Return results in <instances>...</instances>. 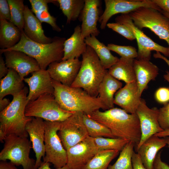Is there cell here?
Wrapping results in <instances>:
<instances>
[{
    "mask_svg": "<svg viewBox=\"0 0 169 169\" xmlns=\"http://www.w3.org/2000/svg\"><path fill=\"white\" fill-rule=\"evenodd\" d=\"M10 102L9 100L7 98L0 99V111H2L6 108Z\"/></svg>",
    "mask_w": 169,
    "mask_h": 169,
    "instance_id": "cell-48",
    "label": "cell"
},
{
    "mask_svg": "<svg viewBox=\"0 0 169 169\" xmlns=\"http://www.w3.org/2000/svg\"><path fill=\"white\" fill-rule=\"evenodd\" d=\"M122 83L106 73L98 89V97L108 109L114 107V97L116 93L122 88Z\"/></svg>",
    "mask_w": 169,
    "mask_h": 169,
    "instance_id": "cell-25",
    "label": "cell"
},
{
    "mask_svg": "<svg viewBox=\"0 0 169 169\" xmlns=\"http://www.w3.org/2000/svg\"><path fill=\"white\" fill-rule=\"evenodd\" d=\"M82 56L80 68L71 87L81 88L90 95L97 97L99 87L108 70L103 67L95 51L90 46L87 45Z\"/></svg>",
    "mask_w": 169,
    "mask_h": 169,
    "instance_id": "cell-5",
    "label": "cell"
},
{
    "mask_svg": "<svg viewBox=\"0 0 169 169\" xmlns=\"http://www.w3.org/2000/svg\"><path fill=\"white\" fill-rule=\"evenodd\" d=\"M115 23L124 24L131 31L136 39L138 46L136 59L150 60L151 51H155L169 57V47H165L156 43L146 36L134 24L129 13L123 14L116 17Z\"/></svg>",
    "mask_w": 169,
    "mask_h": 169,
    "instance_id": "cell-10",
    "label": "cell"
},
{
    "mask_svg": "<svg viewBox=\"0 0 169 169\" xmlns=\"http://www.w3.org/2000/svg\"><path fill=\"white\" fill-rule=\"evenodd\" d=\"M22 31L13 23L0 18V49H9L20 41Z\"/></svg>",
    "mask_w": 169,
    "mask_h": 169,
    "instance_id": "cell-26",
    "label": "cell"
},
{
    "mask_svg": "<svg viewBox=\"0 0 169 169\" xmlns=\"http://www.w3.org/2000/svg\"><path fill=\"white\" fill-rule=\"evenodd\" d=\"M24 21L23 32L31 40L43 44L50 43L53 41V38L45 35L41 23L27 5L25 6Z\"/></svg>",
    "mask_w": 169,
    "mask_h": 169,
    "instance_id": "cell-21",
    "label": "cell"
},
{
    "mask_svg": "<svg viewBox=\"0 0 169 169\" xmlns=\"http://www.w3.org/2000/svg\"><path fill=\"white\" fill-rule=\"evenodd\" d=\"M84 40L87 45L95 51L105 69H110L119 61V59L113 55L107 46L100 41L96 36L91 35Z\"/></svg>",
    "mask_w": 169,
    "mask_h": 169,
    "instance_id": "cell-29",
    "label": "cell"
},
{
    "mask_svg": "<svg viewBox=\"0 0 169 169\" xmlns=\"http://www.w3.org/2000/svg\"><path fill=\"white\" fill-rule=\"evenodd\" d=\"M31 5V10L37 18L42 23L44 22L49 24L55 31H61V28L56 23V18L51 16L48 11V4L53 3L58 4L57 0H29Z\"/></svg>",
    "mask_w": 169,
    "mask_h": 169,
    "instance_id": "cell-30",
    "label": "cell"
},
{
    "mask_svg": "<svg viewBox=\"0 0 169 169\" xmlns=\"http://www.w3.org/2000/svg\"><path fill=\"white\" fill-rule=\"evenodd\" d=\"M107 47L110 51L116 52L121 58L134 59L138 56L136 49L132 46L119 45L110 44L107 45Z\"/></svg>",
    "mask_w": 169,
    "mask_h": 169,
    "instance_id": "cell-37",
    "label": "cell"
},
{
    "mask_svg": "<svg viewBox=\"0 0 169 169\" xmlns=\"http://www.w3.org/2000/svg\"><path fill=\"white\" fill-rule=\"evenodd\" d=\"M81 61L79 59L61 60L50 64L47 69L51 79L71 86L79 71Z\"/></svg>",
    "mask_w": 169,
    "mask_h": 169,
    "instance_id": "cell-15",
    "label": "cell"
},
{
    "mask_svg": "<svg viewBox=\"0 0 169 169\" xmlns=\"http://www.w3.org/2000/svg\"><path fill=\"white\" fill-rule=\"evenodd\" d=\"M52 80L47 69H40L32 73L30 77L25 78L23 81L29 88L27 96L28 102L45 94H54V89Z\"/></svg>",
    "mask_w": 169,
    "mask_h": 169,
    "instance_id": "cell-18",
    "label": "cell"
},
{
    "mask_svg": "<svg viewBox=\"0 0 169 169\" xmlns=\"http://www.w3.org/2000/svg\"><path fill=\"white\" fill-rule=\"evenodd\" d=\"M9 68L7 66L5 61L2 57V54H0V79L5 77L8 73Z\"/></svg>",
    "mask_w": 169,
    "mask_h": 169,
    "instance_id": "cell-44",
    "label": "cell"
},
{
    "mask_svg": "<svg viewBox=\"0 0 169 169\" xmlns=\"http://www.w3.org/2000/svg\"><path fill=\"white\" fill-rule=\"evenodd\" d=\"M83 114L81 112H75L61 122L58 134L66 150L83 141L89 136L83 120Z\"/></svg>",
    "mask_w": 169,
    "mask_h": 169,
    "instance_id": "cell-11",
    "label": "cell"
},
{
    "mask_svg": "<svg viewBox=\"0 0 169 169\" xmlns=\"http://www.w3.org/2000/svg\"><path fill=\"white\" fill-rule=\"evenodd\" d=\"M164 138L166 139V144L167 145L168 147V148H169V136H167Z\"/></svg>",
    "mask_w": 169,
    "mask_h": 169,
    "instance_id": "cell-53",
    "label": "cell"
},
{
    "mask_svg": "<svg viewBox=\"0 0 169 169\" xmlns=\"http://www.w3.org/2000/svg\"><path fill=\"white\" fill-rule=\"evenodd\" d=\"M82 118L89 136L94 138L99 137L115 138L110 130L102 124L90 118L84 113Z\"/></svg>",
    "mask_w": 169,
    "mask_h": 169,
    "instance_id": "cell-33",
    "label": "cell"
},
{
    "mask_svg": "<svg viewBox=\"0 0 169 169\" xmlns=\"http://www.w3.org/2000/svg\"><path fill=\"white\" fill-rule=\"evenodd\" d=\"M162 10L169 13V0H152Z\"/></svg>",
    "mask_w": 169,
    "mask_h": 169,
    "instance_id": "cell-45",
    "label": "cell"
},
{
    "mask_svg": "<svg viewBox=\"0 0 169 169\" xmlns=\"http://www.w3.org/2000/svg\"><path fill=\"white\" fill-rule=\"evenodd\" d=\"M139 119L141 137L136 146V150L148 138L163 130L158 120L159 109L156 107L149 108L145 101L141 99L136 112Z\"/></svg>",
    "mask_w": 169,
    "mask_h": 169,
    "instance_id": "cell-13",
    "label": "cell"
},
{
    "mask_svg": "<svg viewBox=\"0 0 169 169\" xmlns=\"http://www.w3.org/2000/svg\"><path fill=\"white\" fill-rule=\"evenodd\" d=\"M134 60L120 57L115 64L109 69L108 73L115 78L123 81L126 84L136 82Z\"/></svg>",
    "mask_w": 169,
    "mask_h": 169,
    "instance_id": "cell-27",
    "label": "cell"
},
{
    "mask_svg": "<svg viewBox=\"0 0 169 169\" xmlns=\"http://www.w3.org/2000/svg\"><path fill=\"white\" fill-rule=\"evenodd\" d=\"M164 79L169 82V72L168 71H166V74L164 75Z\"/></svg>",
    "mask_w": 169,
    "mask_h": 169,
    "instance_id": "cell-51",
    "label": "cell"
},
{
    "mask_svg": "<svg viewBox=\"0 0 169 169\" xmlns=\"http://www.w3.org/2000/svg\"><path fill=\"white\" fill-rule=\"evenodd\" d=\"M25 129L29 136L36 158L35 169H37L43 161L45 155L44 144L45 127L44 120L38 117H32L27 124Z\"/></svg>",
    "mask_w": 169,
    "mask_h": 169,
    "instance_id": "cell-17",
    "label": "cell"
},
{
    "mask_svg": "<svg viewBox=\"0 0 169 169\" xmlns=\"http://www.w3.org/2000/svg\"><path fill=\"white\" fill-rule=\"evenodd\" d=\"M74 112L63 109L53 94H45L28 102L25 113L27 117L40 118L45 121L62 122Z\"/></svg>",
    "mask_w": 169,
    "mask_h": 169,
    "instance_id": "cell-7",
    "label": "cell"
},
{
    "mask_svg": "<svg viewBox=\"0 0 169 169\" xmlns=\"http://www.w3.org/2000/svg\"><path fill=\"white\" fill-rule=\"evenodd\" d=\"M32 148V143L28 137L8 135L0 152V160H9L16 166H22L23 169H35L36 160L29 156Z\"/></svg>",
    "mask_w": 169,
    "mask_h": 169,
    "instance_id": "cell-6",
    "label": "cell"
},
{
    "mask_svg": "<svg viewBox=\"0 0 169 169\" xmlns=\"http://www.w3.org/2000/svg\"><path fill=\"white\" fill-rule=\"evenodd\" d=\"M50 163L47 162L43 161L41 165L37 169H52L50 167ZM56 169H71L67 165L64 166Z\"/></svg>",
    "mask_w": 169,
    "mask_h": 169,
    "instance_id": "cell-47",
    "label": "cell"
},
{
    "mask_svg": "<svg viewBox=\"0 0 169 169\" xmlns=\"http://www.w3.org/2000/svg\"><path fill=\"white\" fill-rule=\"evenodd\" d=\"M155 135L160 137L162 138L169 136V129L164 130L162 131L156 133Z\"/></svg>",
    "mask_w": 169,
    "mask_h": 169,
    "instance_id": "cell-50",
    "label": "cell"
},
{
    "mask_svg": "<svg viewBox=\"0 0 169 169\" xmlns=\"http://www.w3.org/2000/svg\"><path fill=\"white\" fill-rule=\"evenodd\" d=\"M100 2L99 0H85L84 7L81 15V35L84 39L91 35L97 36L100 33L97 26L100 17Z\"/></svg>",
    "mask_w": 169,
    "mask_h": 169,
    "instance_id": "cell-19",
    "label": "cell"
},
{
    "mask_svg": "<svg viewBox=\"0 0 169 169\" xmlns=\"http://www.w3.org/2000/svg\"><path fill=\"white\" fill-rule=\"evenodd\" d=\"M45 153L43 162L51 163L56 169L67 165V155L58 132L62 122L44 120Z\"/></svg>",
    "mask_w": 169,
    "mask_h": 169,
    "instance_id": "cell-9",
    "label": "cell"
},
{
    "mask_svg": "<svg viewBox=\"0 0 169 169\" xmlns=\"http://www.w3.org/2000/svg\"><path fill=\"white\" fill-rule=\"evenodd\" d=\"M67 165L71 169H82L98 150L94 138L88 136L84 140L66 150Z\"/></svg>",
    "mask_w": 169,
    "mask_h": 169,
    "instance_id": "cell-14",
    "label": "cell"
},
{
    "mask_svg": "<svg viewBox=\"0 0 169 169\" xmlns=\"http://www.w3.org/2000/svg\"><path fill=\"white\" fill-rule=\"evenodd\" d=\"M134 68L140 94L147 87L149 82L154 80L158 74L159 69L150 60L134 59Z\"/></svg>",
    "mask_w": 169,
    "mask_h": 169,
    "instance_id": "cell-23",
    "label": "cell"
},
{
    "mask_svg": "<svg viewBox=\"0 0 169 169\" xmlns=\"http://www.w3.org/2000/svg\"><path fill=\"white\" fill-rule=\"evenodd\" d=\"M141 96L136 81L126 84L115 94L114 103L128 113L135 114L141 102Z\"/></svg>",
    "mask_w": 169,
    "mask_h": 169,
    "instance_id": "cell-20",
    "label": "cell"
},
{
    "mask_svg": "<svg viewBox=\"0 0 169 169\" xmlns=\"http://www.w3.org/2000/svg\"><path fill=\"white\" fill-rule=\"evenodd\" d=\"M129 14L138 28H149L169 46V18L161 11L152 8L142 7Z\"/></svg>",
    "mask_w": 169,
    "mask_h": 169,
    "instance_id": "cell-8",
    "label": "cell"
},
{
    "mask_svg": "<svg viewBox=\"0 0 169 169\" xmlns=\"http://www.w3.org/2000/svg\"><path fill=\"white\" fill-rule=\"evenodd\" d=\"M81 35V27L77 26L71 36L64 44V56L62 60L79 59L86 51L87 45Z\"/></svg>",
    "mask_w": 169,
    "mask_h": 169,
    "instance_id": "cell-24",
    "label": "cell"
},
{
    "mask_svg": "<svg viewBox=\"0 0 169 169\" xmlns=\"http://www.w3.org/2000/svg\"><path fill=\"white\" fill-rule=\"evenodd\" d=\"M133 169H146L144 166L139 155L134 152L132 158Z\"/></svg>",
    "mask_w": 169,
    "mask_h": 169,
    "instance_id": "cell-43",
    "label": "cell"
},
{
    "mask_svg": "<svg viewBox=\"0 0 169 169\" xmlns=\"http://www.w3.org/2000/svg\"><path fill=\"white\" fill-rule=\"evenodd\" d=\"M105 10L100 16V28L104 29L107 22L114 15L129 13L141 8L147 7L161 11L162 10L152 0H105Z\"/></svg>",
    "mask_w": 169,
    "mask_h": 169,
    "instance_id": "cell-12",
    "label": "cell"
},
{
    "mask_svg": "<svg viewBox=\"0 0 169 169\" xmlns=\"http://www.w3.org/2000/svg\"><path fill=\"white\" fill-rule=\"evenodd\" d=\"M28 88L25 86L19 93L13 96L9 105L0 112V141L3 143L8 135L14 134L28 137L25 129L32 117L26 116L25 109L28 103Z\"/></svg>",
    "mask_w": 169,
    "mask_h": 169,
    "instance_id": "cell-3",
    "label": "cell"
},
{
    "mask_svg": "<svg viewBox=\"0 0 169 169\" xmlns=\"http://www.w3.org/2000/svg\"><path fill=\"white\" fill-rule=\"evenodd\" d=\"M136 146L130 141L121 151L116 162L112 165H109L107 169H133L132 158Z\"/></svg>",
    "mask_w": 169,
    "mask_h": 169,
    "instance_id": "cell-34",
    "label": "cell"
},
{
    "mask_svg": "<svg viewBox=\"0 0 169 169\" xmlns=\"http://www.w3.org/2000/svg\"><path fill=\"white\" fill-rule=\"evenodd\" d=\"M0 18L9 21L11 20L10 10L8 0H0Z\"/></svg>",
    "mask_w": 169,
    "mask_h": 169,
    "instance_id": "cell-41",
    "label": "cell"
},
{
    "mask_svg": "<svg viewBox=\"0 0 169 169\" xmlns=\"http://www.w3.org/2000/svg\"><path fill=\"white\" fill-rule=\"evenodd\" d=\"M8 68L16 71L21 78L40 69L37 61L24 53L17 50H8L3 53Z\"/></svg>",
    "mask_w": 169,
    "mask_h": 169,
    "instance_id": "cell-16",
    "label": "cell"
},
{
    "mask_svg": "<svg viewBox=\"0 0 169 169\" xmlns=\"http://www.w3.org/2000/svg\"><path fill=\"white\" fill-rule=\"evenodd\" d=\"M87 115L109 128L115 138L128 140L136 146L139 143L141 132L136 113L114 107L104 111L97 110Z\"/></svg>",
    "mask_w": 169,
    "mask_h": 169,
    "instance_id": "cell-1",
    "label": "cell"
},
{
    "mask_svg": "<svg viewBox=\"0 0 169 169\" xmlns=\"http://www.w3.org/2000/svg\"><path fill=\"white\" fill-rule=\"evenodd\" d=\"M95 145L98 151L105 150H117L121 151L130 141L120 138L99 137L94 138Z\"/></svg>",
    "mask_w": 169,
    "mask_h": 169,
    "instance_id": "cell-36",
    "label": "cell"
},
{
    "mask_svg": "<svg viewBox=\"0 0 169 169\" xmlns=\"http://www.w3.org/2000/svg\"><path fill=\"white\" fill-rule=\"evenodd\" d=\"M161 13L169 18V13L162 10L161 11Z\"/></svg>",
    "mask_w": 169,
    "mask_h": 169,
    "instance_id": "cell-52",
    "label": "cell"
},
{
    "mask_svg": "<svg viewBox=\"0 0 169 169\" xmlns=\"http://www.w3.org/2000/svg\"><path fill=\"white\" fill-rule=\"evenodd\" d=\"M0 169H18L16 166L11 162L7 161H1Z\"/></svg>",
    "mask_w": 169,
    "mask_h": 169,
    "instance_id": "cell-46",
    "label": "cell"
},
{
    "mask_svg": "<svg viewBox=\"0 0 169 169\" xmlns=\"http://www.w3.org/2000/svg\"><path fill=\"white\" fill-rule=\"evenodd\" d=\"M165 138L154 135L136 150L146 169H153L154 162L159 151L166 145Z\"/></svg>",
    "mask_w": 169,
    "mask_h": 169,
    "instance_id": "cell-22",
    "label": "cell"
},
{
    "mask_svg": "<svg viewBox=\"0 0 169 169\" xmlns=\"http://www.w3.org/2000/svg\"><path fill=\"white\" fill-rule=\"evenodd\" d=\"M119 151L117 150L99 151L82 169H107L110 163Z\"/></svg>",
    "mask_w": 169,
    "mask_h": 169,
    "instance_id": "cell-32",
    "label": "cell"
},
{
    "mask_svg": "<svg viewBox=\"0 0 169 169\" xmlns=\"http://www.w3.org/2000/svg\"><path fill=\"white\" fill-rule=\"evenodd\" d=\"M158 120L163 130L169 129V102L159 109Z\"/></svg>",
    "mask_w": 169,
    "mask_h": 169,
    "instance_id": "cell-39",
    "label": "cell"
},
{
    "mask_svg": "<svg viewBox=\"0 0 169 169\" xmlns=\"http://www.w3.org/2000/svg\"><path fill=\"white\" fill-rule=\"evenodd\" d=\"M25 87L23 80L18 73L9 68L7 75L0 79V99L8 95L13 96L20 92Z\"/></svg>",
    "mask_w": 169,
    "mask_h": 169,
    "instance_id": "cell-28",
    "label": "cell"
},
{
    "mask_svg": "<svg viewBox=\"0 0 169 169\" xmlns=\"http://www.w3.org/2000/svg\"><path fill=\"white\" fill-rule=\"evenodd\" d=\"M65 40L64 38L55 37L50 43H39L29 38L23 30L20 40L17 44L9 49H0V52L2 54L6 51L12 50L22 52L34 59L41 69L46 70L50 64L62 60Z\"/></svg>",
    "mask_w": 169,
    "mask_h": 169,
    "instance_id": "cell-4",
    "label": "cell"
},
{
    "mask_svg": "<svg viewBox=\"0 0 169 169\" xmlns=\"http://www.w3.org/2000/svg\"><path fill=\"white\" fill-rule=\"evenodd\" d=\"M52 83L55 99L64 110L89 115L100 109L108 110L98 97L90 95L81 88L65 85L52 79Z\"/></svg>",
    "mask_w": 169,
    "mask_h": 169,
    "instance_id": "cell-2",
    "label": "cell"
},
{
    "mask_svg": "<svg viewBox=\"0 0 169 169\" xmlns=\"http://www.w3.org/2000/svg\"><path fill=\"white\" fill-rule=\"evenodd\" d=\"M60 9L67 19V23L77 20L81 15L85 0H57Z\"/></svg>",
    "mask_w": 169,
    "mask_h": 169,
    "instance_id": "cell-31",
    "label": "cell"
},
{
    "mask_svg": "<svg viewBox=\"0 0 169 169\" xmlns=\"http://www.w3.org/2000/svg\"><path fill=\"white\" fill-rule=\"evenodd\" d=\"M155 97L159 103L166 104L169 101V89L165 87H160L156 91Z\"/></svg>",
    "mask_w": 169,
    "mask_h": 169,
    "instance_id": "cell-40",
    "label": "cell"
},
{
    "mask_svg": "<svg viewBox=\"0 0 169 169\" xmlns=\"http://www.w3.org/2000/svg\"><path fill=\"white\" fill-rule=\"evenodd\" d=\"M106 26L128 39L132 40L135 39V38L131 30L124 24L116 23H108L107 24Z\"/></svg>",
    "mask_w": 169,
    "mask_h": 169,
    "instance_id": "cell-38",
    "label": "cell"
},
{
    "mask_svg": "<svg viewBox=\"0 0 169 169\" xmlns=\"http://www.w3.org/2000/svg\"><path fill=\"white\" fill-rule=\"evenodd\" d=\"M161 151H159L155 158L153 169H169V166L163 161L161 158Z\"/></svg>",
    "mask_w": 169,
    "mask_h": 169,
    "instance_id": "cell-42",
    "label": "cell"
},
{
    "mask_svg": "<svg viewBox=\"0 0 169 169\" xmlns=\"http://www.w3.org/2000/svg\"><path fill=\"white\" fill-rule=\"evenodd\" d=\"M153 57L155 58L160 59L163 60L169 67V60L166 57L161 54L160 52H156V53L153 54Z\"/></svg>",
    "mask_w": 169,
    "mask_h": 169,
    "instance_id": "cell-49",
    "label": "cell"
},
{
    "mask_svg": "<svg viewBox=\"0 0 169 169\" xmlns=\"http://www.w3.org/2000/svg\"><path fill=\"white\" fill-rule=\"evenodd\" d=\"M9 6L11 19L10 22L21 31L24 28V11L25 6L23 0H8Z\"/></svg>",
    "mask_w": 169,
    "mask_h": 169,
    "instance_id": "cell-35",
    "label": "cell"
}]
</instances>
